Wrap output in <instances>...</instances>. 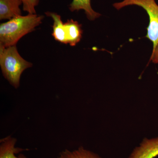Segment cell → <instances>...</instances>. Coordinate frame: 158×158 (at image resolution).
<instances>
[{"label": "cell", "mask_w": 158, "mask_h": 158, "mask_svg": "<svg viewBox=\"0 0 158 158\" xmlns=\"http://www.w3.org/2000/svg\"><path fill=\"white\" fill-rule=\"evenodd\" d=\"M22 0H0V19H11L21 15Z\"/></svg>", "instance_id": "obj_6"}, {"label": "cell", "mask_w": 158, "mask_h": 158, "mask_svg": "<svg viewBox=\"0 0 158 158\" xmlns=\"http://www.w3.org/2000/svg\"><path fill=\"white\" fill-rule=\"evenodd\" d=\"M152 61V62L155 64L158 63V45L154 52L152 53L150 59V61Z\"/></svg>", "instance_id": "obj_12"}, {"label": "cell", "mask_w": 158, "mask_h": 158, "mask_svg": "<svg viewBox=\"0 0 158 158\" xmlns=\"http://www.w3.org/2000/svg\"><path fill=\"white\" fill-rule=\"evenodd\" d=\"M67 44L74 46L81 41L83 31L81 25L73 19L68 20L65 23Z\"/></svg>", "instance_id": "obj_7"}, {"label": "cell", "mask_w": 158, "mask_h": 158, "mask_svg": "<svg viewBox=\"0 0 158 158\" xmlns=\"http://www.w3.org/2000/svg\"><path fill=\"white\" fill-rule=\"evenodd\" d=\"M58 158H59V157H58Z\"/></svg>", "instance_id": "obj_13"}, {"label": "cell", "mask_w": 158, "mask_h": 158, "mask_svg": "<svg viewBox=\"0 0 158 158\" xmlns=\"http://www.w3.org/2000/svg\"><path fill=\"white\" fill-rule=\"evenodd\" d=\"M44 16L36 14L20 16L0 25V47L16 45L22 37L33 31L42 23Z\"/></svg>", "instance_id": "obj_1"}, {"label": "cell", "mask_w": 158, "mask_h": 158, "mask_svg": "<svg viewBox=\"0 0 158 158\" xmlns=\"http://www.w3.org/2000/svg\"><path fill=\"white\" fill-rule=\"evenodd\" d=\"M47 16L52 17L53 20L52 36L57 41L62 43L67 44L66 30L65 24L62 22L61 16L54 12H46Z\"/></svg>", "instance_id": "obj_8"}, {"label": "cell", "mask_w": 158, "mask_h": 158, "mask_svg": "<svg viewBox=\"0 0 158 158\" xmlns=\"http://www.w3.org/2000/svg\"><path fill=\"white\" fill-rule=\"evenodd\" d=\"M23 9L28 14H36L35 7L38 5L39 0H22Z\"/></svg>", "instance_id": "obj_11"}, {"label": "cell", "mask_w": 158, "mask_h": 158, "mask_svg": "<svg viewBox=\"0 0 158 158\" xmlns=\"http://www.w3.org/2000/svg\"><path fill=\"white\" fill-rule=\"evenodd\" d=\"M0 65L3 76L15 88L19 87L24 71L32 66V63L21 56L16 45L0 47Z\"/></svg>", "instance_id": "obj_2"}, {"label": "cell", "mask_w": 158, "mask_h": 158, "mask_svg": "<svg viewBox=\"0 0 158 158\" xmlns=\"http://www.w3.org/2000/svg\"><path fill=\"white\" fill-rule=\"evenodd\" d=\"M130 6L141 7L146 11L149 19L146 37L152 42L153 52L158 45V5L155 0H123L114 3L113 7L117 10Z\"/></svg>", "instance_id": "obj_3"}, {"label": "cell", "mask_w": 158, "mask_h": 158, "mask_svg": "<svg viewBox=\"0 0 158 158\" xmlns=\"http://www.w3.org/2000/svg\"><path fill=\"white\" fill-rule=\"evenodd\" d=\"M69 9L72 11L84 10L87 17L90 21L94 20L101 15L92 9L90 0H73L69 6Z\"/></svg>", "instance_id": "obj_9"}, {"label": "cell", "mask_w": 158, "mask_h": 158, "mask_svg": "<svg viewBox=\"0 0 158 158\" xmlns=\"http://www.w3.org/2000/svg\"><path fill=\"white\" fill-rule=\"evenodd\" d=\"M158 156V137L144 138L128 158H155Z\"/></svg>", "instance_id": "obj_4"}, {"label": "cell", "mask_w": 158, "mask_h": 158, "mask_svg": "<svg viewBox=\"0 0 158 158\" xmlns=\"http://www.w3.org/2000/svg\"><path fill=\"white\" fill-rule=\"evenodd\" d=\"M60 158H102L95 153L81 146L77 149L70 151L65 149L60 153Z\"/></svg>", "instance_id": "obj_10"}, {"label": "cell", "mask_w": 158, "mask_h": 158, "mask_svg": "<svg viewBox=\"0 0 158 158\" xmlns=\"http://www.w3.org/2000/svg\"><path fill=\"white\" fill-rule=\"evenodd\" d=\"M16 142L17 140L10 136L1 139L0 158H28L23 154H20L18 156H15V154L27 150L15 147Z\"/></svg>", "instance_id": "obj_5"}]
</instances>
